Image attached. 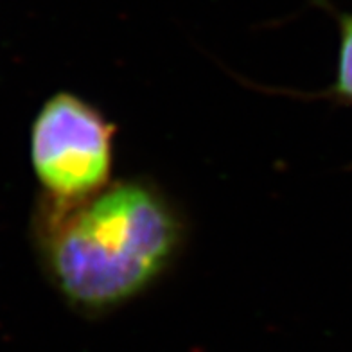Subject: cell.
<instances>
[{
  "label": "cell",
  "instance_id": "6da1fadb",
  "mask_svg": "<svg viewBox=\"0 0 352 352\" xmlns=\"http://www.w3.org/2000/svg\"><path fill=\"white\" fill-rule=\"evenodd\" d=\"M33 232L47 278L87 316L139 298L171 270L186 245L180 210L142 178L111 182L79 201L42 196Z\"/></svg>",
  "mask_w": 352,
  "mask_h": 352
},
{
  "label": "cell",
  "instance_id": "7a4b0ae2",
  "mask_svg": "<svg viewBox=\"0 0 352 352\" xmlns=\"http://www.w3.org/2000/svg\"><path fill=\"white\" fill-rule=\"evenodd\" d=\"M116 126L92 102L58 92L31 128V166L43 196L79 201L110 186Z\"/></svg>",
  "mask_w": 352,
  "mask_h": 352
},
{
  "label": "cell",
  "instance_id": "3957f363",
  "mask_svg": "<svg viewBox=\"0 0 352 352\" xmlns=\"http://www.w3.org/2000/svg\"><path fill=\"white\" fill-rule=\"evenodd\" d=\"M331 11L340 29L338 58L333 85L322 96L342 107H352V13H336L333 8Z\"/></svg>",
  "mask_w": 352,
  "mask_h": 352
}]
</instances>
